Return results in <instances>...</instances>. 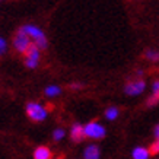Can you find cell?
Masks as SVG:
<instances>
[{"label":"cell","instance_id":"1","mask_svg":"<svg viewBox=\"0 0 159 159\" xmlns=\"http://www.w3.org/2000/svg\"><path fill=\"white\" fill-rule=\"evenodd\" d=\"M25 34L28 35V37H32L35 41V45L38 47V48H43L45 50L47 48V38H45V35L41 32V29H38L37 26H32V25H25L24 28H22Z\"/></svg>","mask_w":159,"mask_h":159},{"label":"cell","instance_id":"2","mask_svg":"<svg viewBox=\"0 0 159 159\" xmlns=\"http://www.w3.org/2000/svg\"><path fill=\"white\" fill-rule=\"evenodd\" d=\"M26 114H28V117L32 121H43L47 117V111L44 110L39 104L29 102L28 105H26Z\"/></svg>","mask_w":159,"mask_h":159},{"label":"cell","instance_id":"3","mask_svg":"<svg viewBox=\"0 0 159 159\" xmlns=\"http://www.w3.org/2000/svg\"><path fill=\"white\" fill-rule=\"evenodd\" d=\"M83 133L86 137H91V139H101L105 136V129L98 123H89L83 127Z\"/></svg>","mask_w":159,"mask_h":159},{"label":"cell","instance_id":"4","mask_svg":"<svg viewBox=\"0 0 159 159\" xmlns=\"http://www.w3.org/2000/svg\"><path fill=\"white\" fill-rule=\"evenodd\" d=\"M13 44H15V48L18 50L19 53H26V50L29 48V45H31V41H29V37L25 34L24 31L20 29L19 32L16 34L13 39Z\"/></svg>","mask_w":159,"mask_h":159},{"label":"cell","instance_id":"5","mask_svg":"<svg viewBox=\"0 0 159 159\" xmlns=\"http://www.w3.org/2000/svg\"><path fill=\"white\" fill-rule=\"evenodd\" d=\"M38 50L39 48L35 45V44H31L29 48L26 50V53H25V56H26V58H25V64H26L28 67H31V69L37 67L38 60H39V51Z\"/></svg>","mask_w":159,"mask_h":159},{"label":"cell","instance_id":"6","mask_svg":"<svg viewBox=\"0 0 159 159\" xmlns=\"http://www.w3.org/2000/svg\"><path fill=\"white\" fill-rule=\"evenodd\" d=\"M145 86L146 83L143 80H131V82H129L125 85V93L131 95V97L133 95H139V93H142L145 91Z\"/></svg>","mask_w":159,"mask_h":159},{"label":"cell","instance_id":"7","mask_svg":"<svg viewBox=\"0 0 159 159\" xmlns=\"http://www.w3.org/2000/svg\"><path fill=\"white\" fill-rule=\"evenodd\" d=\"M51 158H53V153H51V150L47 146H39L34 152V159H51Z\"/></svg>","mask_w":159,"mask_h":159},{"label":"cell","instance_id":"8","mask_svg":"<svg viewBox=\"0 0 159 159\" xmlns=\"http://www.w3.org/2000/svg\"><path fill=\"white\" fill-rule=\"evenodd\" d=\"M83 156H85V159H99V149H98V146L95 145L88 146L85 149Z\"/></svg>","mask_w":159,"mask_h":159},{"label":"cell","instance_id":"9","mask_svg":"<svg viewBox=\"0 0 159 159\" xmlns=\"http://www.w3.org/2000/svg\"><path fill=\"white\" fill-rule=\"evenodd\" d=\"M72 140L73 142H80V140L83 139V136H85V133H83V127L80 124H75L72 127Z\"/></svg>","mask_w":159,"mask_h":159},{"label":"cell","instance_id":"10","mask_svg":"<svg viewBox=\"0 0 159 159\" xmlns=\"http://www.w3.org/2000/svg\"><path fill=\"white\" fill-rule=\"evenodd\" d=\"M158 102H159V80H155L153 82V93H152V97L149 98L148 105L153 107V105H156Z\"/></svg>","mask_w":159,"mask_h":159},{"label":"cell","instance_id":"11","mask_svg":"<svg viewBox=\"0 0 159 159\" xmlns=\"http://www.w3.org/2000/svg\"><path fill=\"white\" fill-rule=\"evenodd\" d=\"M149 150L145 149V148H136L133 150V158L134 159H148L149 158Z\"/></svg>","mask_w":159,"mask_h":159},{"label":"cell","instance_id":"12","mask_svg":"<svg viewBox=\"0 0 159 159\" xmlns=\"http://www.w3.org/2000/svg\"><path fill=\"white\" fill-rule=\"evenodd\" d=\"M60 93V88L58 86H48L45 89V95L47 97H57Z\"/></svg>","mask_w":159,"mask_h":159},{"label":"cell","instance_id":"13","mask_svg":"<svg viewBox=\"0 0 159 159\" xmlns=\"http://www.w3.org/2000/svg\"><path fill=\"white\" fill-rule=\"evenodd\" d=\"M117 116H118V110L117 108H108L105 112V117L108 120H116Z\"/></svg>","mask_w":159,"mask_h":159},{"label":"cell","instance_id":"14","mask_svg":"<svg viewBox=\"0 0 159 159\" xmlns=\"http://www.w3.org/2000/svg\"><path fill=\"white\" fill-rule=\"evenodd\" d=\"M146 58H149L152 61H158L159 60V53L158 51H153V50H148L146 51Z\"/></svg>","mask_w":159,"mask_h":159},{"label":"cell","instance_id":"15","mask_svg":"<svg viewBox=\"0 0 159 159\" xmlns=\"http://www.w3.org/2000/svg\"><path fill=\"white\" fill-rule=\"evenodd\" d=\"M54 140H60L64 137V130H61V129H57V130L54 131Z\"/></svg>","mask_w":159,"mask_h":159},{"label":"cell","instance_id":"16","mask_svg":"<svg viewBox=\"0 0 159 159\" xmlns=\"http://www.w3.org/2000/svg\"><path fill=\"white\" fill-rule=\"evenodd\" d=\"M6 50V41L3 38H0V53H3Z\"/></svg>","mask_w":159,"mask_h":159},{"label":"cell","instance_id":"17","mask_svg":"<svg viewBox=\"0 0 159 159\" xmlns=\"http://www.w3.org/2000/svg\"><path fill=\"white\" fill-rule=\"evenodd\" d=\"M82 86H83L82 83H72V85H70L72 89H79V88H82Z\"/></svg>","mask_w":159,"mask_h":159},{"label":"cell","instance_id":"18","mask_svg":"<svg viewBox=\"0 0 159 159\" xmlns=\"http://www.w3.org/2000/svg\"><path fill=\"white\" fill-rule=\"evenodd\" d=\"M155 136H156V140H159V124L156 125V129H155Z\"/></svg>","mask_w":159,"mask_h":159},{"label":"cell","instance_id":"19","mask_svg":"<svg viewBox=\"0 0 159 159\" xmlns=\"http://www.w3.org/2000/svg\"><path fill=\"white\" fill-rule=\"evenodd\" d=\"M58 159H63V158H58Z\"/></svg>","mask_w":159,"mask_h":159}]
</instances>
